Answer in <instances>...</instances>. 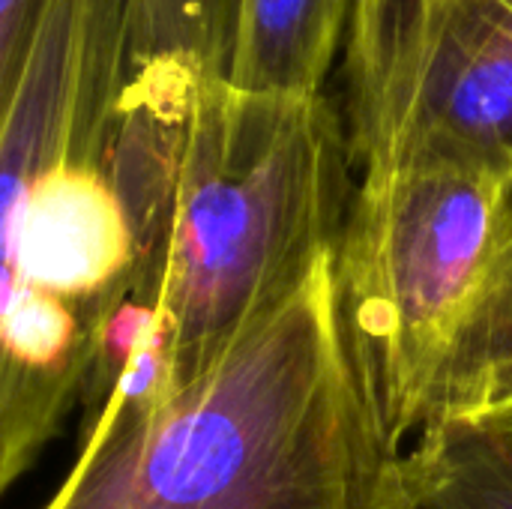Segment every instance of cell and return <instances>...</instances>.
<instances>
[{"label": "cell", "mask_w": 512, "mask_h": 509, "mask_svg": "<svg viewBox=\"0 0 512 509\" xmlns=\"http://www.w3.org/2000/svg\"><path fill=\"white\" fill-rule=\"evenodd\" d=\"M138 234L96 159H66L3 192V297L39 291L69 303L105 339L135 297Z\"/></svg>", "instance_id": "6"}, {"label": "cell", "mask_w": 512, "mask_h": 509, "mask_svg": "<svg viewBox=\"0 0 512 509\" xmlns=\"http://www.w3.org/2000/svg\"><path fill=\"white\" fill-rule=\"evenodd\" d=\"M432 0H354L348 21V60H357L378 48L399 24Z\"/></svg>", "instance_id": "10"}, {"label": "cell", "mask_w": 512, "mask_h": 509, "mask_svg": "<svg viewBox=\"0 0 512 509\" xmlns=\"http://www.w3.org/2000/svg\"><path fill=\"white\" fill-rule=\"evenodd\" d=\"M102 165L138 234L132 303L177 393L282 309L336 252L357 192L351 132L324 99L255 93L195 60L129 69Z\"/></svg>", "instance_id": "1"}, {"label": "cell", "mask_w": 512, "mask_h": 509, "mask_svg": "<svg viewBox=\"0 0 512 509\" xmlns=\"http://www.w3.org/2000/svg\"><path fill=\"white\" fill-rule=\"evenodd\" d=\"M354 0H243L225 78L255 93H321Z\"/></svg>", "instance_id": "8"}, {"label": "cell", "mask_w": 512, "mask_h": 509, "mask_svg": "<svg viewBox=\"0 0 512 509\" xmlns=\"http://www.w3.org/2000/svg\"><path fill=\"white\" fill-rule=\"evenodd\" d=\"M363 174L465 165L512 174V0H432L348 60Z\"/></svg>", "instance_id": "4"}, {"label": "cell", "mask_w": 512, "mask_h": 509, "mask_svg": "<svg viewBox=\"0 0 512 509\" xmlns=\"http://www.w3.org/2000/svg\"><path fill=\"white\" fill-rule=\"evenodd\" d=\"M336 300L390 468L438 429L512 405V174H363L336 246Z\"/></svg>", "instance_id": "3"}, {"label": "cell", "mask_w": 512, "mask_h": 509, "mask_svg": "<svg viewBox=\"0 0 512 509\" xmlns=\"http://www.w3.org/2000/svg\"><path fill=\"white\" fill-rule=\"evenodd\" d=\"M36 0H0V78H6L24 48Z\"/></svg>", "instance_id": "11"}, {"label": "cell", "mask_w": 512, "mask_h": 509, "mask_svg": "<svg viewBox=\"0 0 512 509\" xmlns=\"http://www.w3.org/2000/svg\"><path fill=\"white\" fill-rule=\"evenodd\" d=\"M129 78V0H36L3 87V192L66 159L102 162Z\"/></svg>", "instance_id": "5"}, {"label": "cell", "mask_w": 512, "mask_h": 509, "mask_svg": "<svg viewBox=\"0 0 512 509\" xmlns=\"http://www.w3.org/2000/svg\"><path fill=\"white\" fill-rule=\"evenodd\" d=\"M387 509H512V405L423 438L390 468Z\"/></svg>", "instance_id": "7"}, {"label": "cell", "mask_w": 512, "mask_h": 509, "mask_svg": "<svg viewBox=\"0 0 512 509\" xmlns=\"http://www.w3.org/2000/svg\"><path fill=\"white\" fill-rule=\"evenodd\" d=\"M243 0H129V69L180 57L228 72Z\"/></svg>", "instance_id": "9"}, {"label": "cell", "mask_w": 512, "mask_h": 509, "mask_svg": "<svg viewBox=\"0 0 512 509\" xmlns=\"http://www.w3.org/2000/svg\"><path fill=\"white\" fill-rule=\"evenodd\" d=\"M387 492L333 252L192 387H111L42 509H387Z\"/></svg>", "instance_id": "2"}]
</instances>
